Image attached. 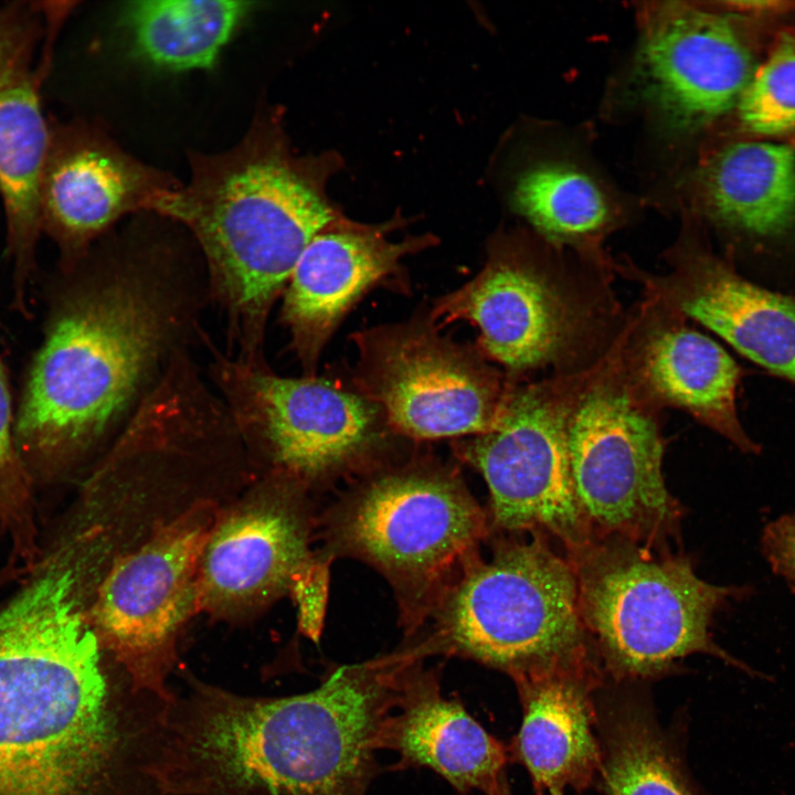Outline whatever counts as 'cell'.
<instances>
[{
	"instance_id": "obj_10",
	"label": "cell",
	"mask_w": 795,
	"mask_h": 795,
	"mask_svg": "<svg viewBox=\"0 0 795 795\" xmlns=\"http://www.w3.org/2000/svg\"><path fill=\"white\" fill-rule=\"evenodd\" d=\"M215 523L212 505L200 504L159 527L115 562L87 612L104 650L142 690L173 697L168 677L178 634L197 607L200 562Z\"/></svg>"
},
{
	"instance_id": "obj_4",
	"label": "cell",
	"mask_w": 795,
	"mask_h": 795,
	"mask_svg": "<svg viewBox=\"0 0 795 795\" xmlns=\"http://www.w3.org/2000/svg\"><path fill=\"white\" fill-rule=\"evenodd\" d=\"M191 176L151 212L184 229L224 309L234 359L264 364L265 326L307 245L336 220L314 167L289 151L268 109L219 153L190 152Z\"/></svg>"
},
{
	"instance_id": "obj_32",
	"label": "cell",
	"mask_w": 795,
	"mask_h": 795,
	"mask_svg": "<svg viewBox=\"0 0 795 795\" xmlns=\"http://www.w3.org/2000/svg\"><path fill=\"white\" fill-rule=\"evenodd\" d=\"M490 795H512L506 773Z\"/></svg>"
},
{
	"instance_id": "obj_17",
	"label": "cell",
	"mask_w": 795,
	"mask_h": 795,
	"mask_svg": "<svg viewBox=\"0 0 795 795\" xmlns=\"http://www.w3.org/2000/svg\"><path fill=\"white\" fill-rule=\"evenodd\" d=\"M314 562L297 499L287 491L261 496L215 523L200 562L197 608L258 607L290 591Z\"/></svg>"
},
{
	"instance_id": "obj_23",
	"label": "cell",
	"mask_w": 795,
	"mask_h": 795,
	"mask_svg": "<svg viewBox=\"0 0 795 795\" xmlns=\"http://www.w3.org/2000/svg\"><path fill=\"white\" fill-rule=\"evenodd\" d=\"M511 203L556 247L598 252L603 239L625 221L618 192L589 162L568 152H541L518 173Z\"/></svg>"
},
{
	"instance_id": "obj_26",
	"label": "cell",
	"mask_w": 795,
	"mask_h": 795,
	"mask_svg": "<svg viewBox=\"0 0 795 795\" xmlns=\"http://www.w3.org/2000/svg\"><path fill=\"white\" fill-rule=\"evenodd\" d=\"M597 710V780L607 795H699L643 698H606Z\"/></svg>"
},
{
	"instance_id": "obj_28",
	"label": "cell",
	"mask_w": 795,
	"mask_h": 795,
	"mask_svg": "<svg viewBox=\"0 0 795 795\" xmlns=\"http://www.w3.org/2000/svg\"><path fill=\"white\" fill-rule=\"evenodd\" d=\"M15 445L11 396L0 360V502L7 499L19 509L26 492L25 475Z\"/></svg>"
},
{
	"instance_id": "obj_25",
	"label": "cell",
	"mask_w": 795,
	"mask_h": 795,
	"mask_svg": "<svg viewBox=\"0 0 795 795\" xmlns=\"http://www.w3.org/2000/svg\"><path fill=\"white\" fill-rule=\"evenodd\" d=\"M256 2L229 0L132 1L120 12L130 53L166 72L210 70L255 11Z\"/></svg>"
},
{
	"instance_id": "obj_9",
	"label": "cell",
	"mask_w": 795,
	"mask_h": 795,
	"mask_svg": "<svg viewBox=\"0 0 795 795\" xmlns=\"http://www.w3.org/2000/svg\"><path fill=\"white\" fill-rule=\"evenodd\" d=\"M582 380L509 389L495 426L459 448L488 486L492 527L553 536L566 553L592 541L575 498L566 445L568 417Z\"/></svg>"
},
{
	"instance_id": "obj_1",
	"label": "cell",
	"mask_w": 795,
	"mask_h": 795,
	"mask_svg": "<svg viewBox=\"0 0 795 795\" xmlns=\"http://www.w3.org/2000/svg\"><path fill=\"white\" fill-rule=\"evenodd\" d=\"M168 707L103 649L75 566L0 611V795H163Z\"/></svg>"
},
{
	"instance_id": "obj_18",
	"label": "cell",
	"mask_w": 795,
	"mask_h": 795,
	"mask_svg": "<svg viewBox=\"0 0 795 795\" xmlns=\"http://www.w3.org/2000/svg\"><path fill=\"white\" fill-rule=\"evenodd\" d=\"M511 678L522 722L509 752L529 772L536 794L591 786L601 767L597 692L604 680L592 649Z\"/></svg>"
},
{
	"instance_id": "obj_2",
	"label": "cell",
	"mask_w": 795,
	"mask_h": 795,
	"mask_svg": "<svg viewBox=\"0 0 795 795\" xmlns=\"http://www.w3.org/2000/svg\"><path fill=\"white\" fill-rule=\"evenodd\" d=\"M131 221L53 305L14 421L22 452L64 457L126 424L200 329L205 292L181 241L156 214Z\"/></svg>"
},
{
	"instance_id": "obj_14",
	"label": "cell",
	"mask_w": 795,
	"mask_h": 795,
	"mask_svg": "<svg viewBox=\"0 0 795 795\" xmlns=\"http://www.w3.org/2000/svg\"><path fill=\"white\" fill-rule=\"evenodd\" d=\"M441 324L467 320L488 357L511 372L558 365L574 352L590 310L566 280L512 250H497L475 278L436 301Z\"/></svg>"
},
{
	"instance_id": "obj_20",
	"label": "cell",
	"mask_w": 795,
	"mask_h": 795,
	"mask_svg": "<svg viewBox=\"0 0 795 795\" xmlns=\"http://www.w3.org/2000/svg\"><path fill=\"white\" fill-rule=\"evenodd\" d=\"M422 660L406 670L395 709L383 722L378 750L396 752L395 768L426 767L458 793L490 795L506 773V746L489 734L458 699L443 697L439 671Z\"/></svg>"
},
{
	"instance_id": "obj_22",
	"label": "cell",
	"mask_w": 795,
	"mask_h": 795,
	"mask_svg": "<svg viewBox=\"0 0 795 795\" xmlns=\"http://www.w3.org/2000/svg\"><path fill=\"white\" fill-rule=\"evenodd\" d=\"M639 360L638 382L648 394L688 412L742 452H760L738 418L740 369L713 339L682 326L660 328L648 337Z\"/></svg>"
},
{
	"instance_id": "obj_29",
	"label": "cell",
	"mask_w": 795,
	"mask_h": 795,
	"mask_svg": "<svg viewBox=\"0 0 795 795\" xmlns=\"http://www.w3.org/2000/svg\"><path fill=\"white\" fill-rule=\"evenodd\" d=\"M760 550L771 570L795 594V510L766 523Z\"/></svg>"
},
{
	"instance_id": "obj_16",
	"label": "cell",
	"mask_w": 795,
	"mask_h": 795,
	"mask_svg": "<svg viewBox=\"0 0 795 795\" xmlns=\"http://www.w3.org/2000/svg\"><path fill=\"white\" fill-rule=\"evenodd\" d=\"M45 11L35 3L0 7V198L19 303L42 232L39 182L51 138L40 94Z\"/></svg>"
},
{
	"instance_id": "obj_8",
	"label": "cell",
	"mask_w": 795,
	"mask_h": 795,
	"mask_svg": "<svg viewBox=\"0 0 795 795\" xmlns=\"http://www.w3.org/2000/svg\"><path fill=\"white\" fill-rule=\"evenodd\" d=\"M619 348L585 373L572 403L566 425L572 485L592 541L621 538L666 547L681 508L664 480L659 427L623 379Z\"/></svg>"
},
{
	"instance_id": "obj_30",
	"label": "cell",
	"mask_w": 795,
	"mask_h": 795,
	"mask_svg": "<svg viewBox=\"0 0 795 795\" xmlns=\"http://www.w3.org/2000/svg\"><path fill=\"white\" fill-rule=\"evenodd\" d=\"M327 565L315 561L294 583L290 592L295 597L301 630L312 639L320 632L327 592Z\"/></svg>"
},
{
	"instance_id": "obj_31",
	"label": "cell",
	"mask_w": 795,
	"mask_h": 795,
	"mask_svg": "<svg viewBox=\"0 0 795 795\" xmlns=\"http://www.w3.org/2000/svg\"><path fill=\"white\" fill-rule=\"evenodd\" d=\"M725 4L733 7L738 10H748V11H767L777 8L778 6L785 4L784 2L780 1H729L725 2Z\"/></svg>"
},
{
	"instance_id": "obj_5",
	"label": "cell",
	"mask_w": 795,
	"mask_h": 795,
	"mask_svg": "<svg viewBox=\"0 0 795 795\" xmlns=\"http://www.w3.org/2000/svg\"><path fill=\"white\" fill-rule=\"evenodd\" d=\"M566 555L576 571L587 639L615 679L653 678L692 654L762 676L721 648L711 633L716 615L731 600L749 595L750 587L711 584L697 575L689 558L627 539L591 541Z\"/></svg>"
},
{
	"instance_id": "obj_3",
	"label": "cell",
	"mask_w": 795,
	"mask_h": 795,
	"mask_svg": "<svg viewBox=\"0 0 795 795\" xmlns=\"http://www.w3.org/2000/svg\"><path fill=\"white\" fill-rule=\"evenodd\" d=\"M415 661L401 650L342 666L287 697L186 679L167 713L163 795H365L380 730Z\"/></svg>"
},
{
	"instance_id": "obj_13",
	"label": "cell",
	"mask_w": 795,
	"mask_h": 795,
	"mask_svg": "<svg viewBox=\"0 0 795 795\" xmlns=\"http://www.w3.org/2000/svg\"><path fill=\"white\" fill-rule=\"evenodd\" d=\"M362 347L364 398L398 432L420 439L489 432L507 386L468 348L428 327L370 332Z\"/></svg>"
},
{
	"instance_id": "obj_12",
	"label": "cell",
	"mask_w": 795,
	"mask_h": 795,
	"mask_svg": "<svg viewBox=\"0 0 795 795\" xmlns=\"http://www.w3.org/2000/svg\"><path fill=\"white\" fill-rule=\"evenodd\" d=\"M630 71L637 99L656 126L683 138L736 107L755 68L727 15L695 2L656 1L638 9Z\"/></svg>"
},
{
	"instance_id": "obj_19",
	"label": "cell",
	"mask_w": 795,
	"mask_h": 795,
	"mask_svg": "<svg viewBox=\"0 0 795 795\" xmlns=\"http://www.w3.org/2000/svg\"><path fill=\"white\" fill-rule=\"evenodd\" d=\"M426 240L391 242L384 230L335 220L310 241L284 290L282 307L292 347L308 375L344 315L371 287L396 274L401 259Z\"/></svg>"
},
{
	"instance_id": "obj_7",
	"label": "cell",
	"mask_w": 795,
	"mask_h": 795,
	"mask_svg": "<svg viewBox=\"0 0 795 795\" xmlns=\"http://www.w3.org/2000/svg\"><path fill=\"white\" fill-rule=\"evenodd\" d=\"M489 532L487 515L460 478L407 467L380 474L335 512L336 550L377 568L394 586L410 629L423 622Z\"/></svg>"
},
{
	"instance_id": "obj_27",
	"label": "cell",
	"mask_w": 795,
	"mask_h": 795,
	"mask_svg": "<svg viewBox=\"0 0 795 795\" xmlns=\"http://www.w3.org/2000/svg\"><path fill=\"white\" fill-rule=\"evenodd\" d=\"M738 114L743 126L760 135L795 129V39L783 35L742 93Z\"/></svg>"
},
{
	"instance_id": "obj_11",
	"label": "cell",
	"mask_w": 795,
	"mask_h": 795,
	"mask_svg": "<svg viewBox=\"0 0 795 795\" xmlns=\"http://www.w3.org/2000/svg\"><path fill=\"white\" fill-rule=\"evenodd\" d=\"M211 373L237 431L257 437L284 473L322 481L360 464L375 446L378 405L310 375L284 378L212 348Z\"/></svg>"
},
{
	"instance_id": "obj_15",
	"label": "cell",
	"mask_w": 795,
	"mask_h": 795,
	"mask_svg": "<svg viewBox=\"0 0 795 795\" xmlns=\"http://www.w3.org/2000/svg\"><path fill=\"white\" fill-rule=\"evenodd\" d=\"M181 183L126 152L96 125L51 127L39 182L41 229L59 245L68 269L129 215L151 212Z\"/></svg>"
},
{
	"instance_id": "obj_24",
	"label": "cell",
	"mask_w": 795,
	"mask_h": 795,
	"mask_svg": "<svg viewBox=\"0 0 795 795\" xmlns=\"http://www.w3.org/2000/svg\"><path fill=\"white\" fill-rule=\"evenodd\" d=\"M695 180L703 210L719 223L775 235L795 221V152L788 146H727L700 167Z\"/></svg>"
},
{
	"instance_id": "obj_6",
	"label": "cell",
	"mask_w": 795,
	"mask_h": 795,
	"mask_svg": "<svg viewBox=\"0 0 795 795\" xmlns=\"http://www.w3.org/2000/svg\"><path fill=\"white\" fill-rule=\"evenodd\" d=\"M531 534L469 562L430 613L432 633L407 649L418 659H471L510 677L591 650L572 561L548 534Z\"/></svg>"
},
{
	"instance_id": "obj_21",
	"label": "cell",
	"mask_w": 795,
	"mask_h": 795,
	"mask_svg": "<svg viewBox=\"0 0 795 795\" xmlns=\"http://www.w3.org/2000/svg\"><path fill=\"white\" fill-rule=\"evenodd\" d=\"M661 287L674 309L795 384V297L757 286L703 253L679 256Z\"/></svg>"
}]
</instances>
